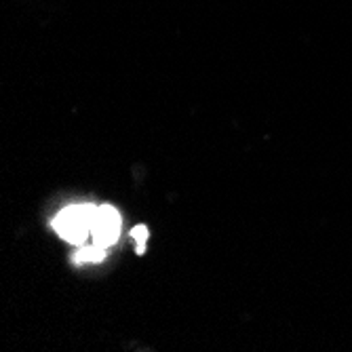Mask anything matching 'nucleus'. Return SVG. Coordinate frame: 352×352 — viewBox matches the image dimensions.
<instances>
[{"label":"nucleus","mask_w":352,"mask_h":352,"mask_svg":"<svg viewBox=\"0 0 352 352\" xmlns=\"http://www.w3.org/2000/svg\"><path fill=\"white\" fill-rule=\"evenodd\" d=\"M95 205H70L61 209L53 219V230L72 245H82L91 234L93 219H95Z\"/></svg>","instance_id":"1"},{"label":"nucleus","mask_w":352,"mask_h":352,"mask_svg":"<svg viewBox=\"0 0 352 352\" xmlns=\"http://www.w3.org/2000/svg\"><path fill=\"white\" fill-rule=\"evenodd\" d=\"M120 228H122V217H120L118 209H114L112 205H102V207H98V211H95L91 239L95 245L108 249L118 241Z\"/></svg>","instance_id":"2"},{"label":"nucleus","mask_w":352,"mask_h":352,"mask_svg":"<svg viewBox=\"0 0 352 352\" xmlns=\"http://www.w3.org/2000/svg\"><path fill=\"white\" fill-rule=\"evenodd\" d=\"M106 258V249L100 245H78V251L74 253V262L76 264H98Z\"/></svg>","instance_id":"3"},{"label":"nucleus","mask_w":352,"mask_h":352,"mask_svg":"<svg viewBox=\"0 0 352 352\" xmlns=\"http://www.w3.org/2000/svg\"><path fill=\"white\" fill-rule=\"evenodd\" d=\"M131 236H133V239H135V243H138V253H144L146 241H148V236H150L148 228H146V226H138V228H133V230H131Z\"/></svg>","instance_id":"4"}]
</instances>
